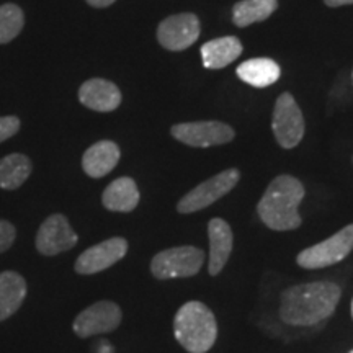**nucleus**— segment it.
<instances>
[{
  "instance_id": "obj_1",
  "label": "nucleus",
  "mask_w": 353,
  "mask_h": 353,
  "mask_svg": "<svg viewBox=\"0 0 353 353\" xmlns=\"http://www.w3.org/2000/svg\"><path fill=\"white\" fill-rule=\"evenodd\" d=\"M342 291L332 281H314L281 293L280 317L288 325H314L334 314Z\"/></svg>"
},
{
  "instance_id": "obj_2",
  "label": "nucleus",
  "mask_w": 353,
  "mask_h": 353,
  "mask_svg": "<svg viewBox=\"0 0 353 353\" xmlns=\"http://www.w3.org/2000/svg\"><path fill=\"white\" fill-rule=\"evenodd\" d=\"M304 198V187L291 175H280L265 190L257 211L265 226L273 231H293L301 226L298 213Z\"/></svg>"
},
{
  "instance_id": "obj_3",
  "label": "nucleus",
  "mask_w": 353,
  "mask_h": 353,
  "mask_svg": "<svg viewBox=\"0 0 353 353\" xmlns=\"http://www.w3.org/2000/svg\"><path fill=\"white\" fill-rule=\"evenodd\" d=\"M176 342L190 353H206L218 337V324L213 311L201 301H188L179 309L174 319Z\"/></svg>"
},
{
  "instance_id": "obj_4",
  "label": "nucleus",
  "mask_w": 353,
  "mask_h": 353,
  "mask_svg": "<svg viewBox=\"0 0 353 353\" xmlns=\"http://www.w3.org/2000/svg\"><path fill=\"white\" fill-rule=\"evenodd\" d=\"M205 252L193 245H180L159 252L151 262L152 275L159 280L188 278L200 272Z\"/></svg>"
},
{
  "instance_id": "obj_5",
  "label": "nucleus",
  "mask_w": 353,
  "mask_h": 353,
  "mask_svg": "<svg viewBox=\"0 0 353 353\" xmlns=\"http://www.w3.org/2000/svg\"><path fill=\"white\" fill-rule=\"evenodd\" d=\"M353 250V224H348L329 239L319 242V244L307 247L299 252L296 262L299 267L307 270H317L330 265L342 262Z\"/></svg>"
},
{
  "instance_id": "obj_6",
  "label": "nucleus",
  "mask_w": 353,
  "mask_h": 353,
  "mask_svg": "<svg viewBox=\"0 0 353 353\" xmlns=\"http://www.w3.org/2000/svg\"><path fill=\"white\" fill-rule=\"evenodd\" d=\"M241 174L237 169H228L221 174L211 176L188 192L182 200L176 205V210L182 214L195 213V211L208 208L210 205H213L214 201H218L219 198L228 195L231 190L236 187L239 182Z\"/></svg>"
},
{
  "instance_id": "obj_7",
  "label": "nucleus",
  "mask_w": 353,
  "mask_h": 353,
  "mask_svg": "<svg viewBox=\"0 0 353 353\" xmlns=\"http://www.w3.org/2000/svg\"><path fill=\"white\" fill-rule=\"evenodd\" d=\"M272 130L276 143L285 149H293L304 136V117L294 97L285 92L278 97L273 108Z\"/></svg>"
},
{
  "instance_id": "obj_8",
  "label": "nucleus",
  "mask_w": 353,
  "mask_h": 353,
  "mask_svg": "<svg viewBox=\"0 0 353 353\" xmlns=\"http://www.w3.org/2000/svg\"><path fill=\"white\" fill-rule=\"evenodd\" d=\"M172 136L180 143L192 148H211L231 143L236 132L226 123L221 121H195L180 123L172 126Z\"/></svg>"
},
{
  "instance_id": "obj_9",
  "label": "nucleus",
  "mask_w": 353,
  "mask_h": 353,
  "mask_svg": "<svg viewBox=\"0 0 353 353\" xmlns=\"http://www.w3.org/2000/svg\"><path fill=\"white\" fill-rule=\"evenodd\" d=\"M121 309L113 301H99L83 309L74 321L72 329L81 339L113 332L121 322Z\"/></svg>"
},
{
  "instance_id": "obj_10",
  "label": "nucleus",
  "mask_w": 353,
  "mask_h": 353,
  "mask_svg": "<svg viewBox=\"0 0 353 353\" xmlns=\"http://www.w3.org/2000/svg\"><path fill=\"white\" fill-rule=\"evenodd\" d=\"M200 20L193 13H179L165 19L157 28V39L165 50L183 51L200 38Z\"/></svg>"
},
{
  "instance_id": "obj_11",
  "label": "nucleus",
  "mask_w": 353,
  "mask_h": 353,
  "mask_svg": "<svg viewBox=\"0 0 353 353\" xmlns=\"http://www.w3.org/2000/svg\"><path fill=\"white\" fill-rule=\"evenodd\" d=\"M77 241L79 236L70 228L68 218L63 214H52L38 229L37 249L39 254L52 257L72 249Z\"/></svg>"
},
{
  "instance_id": "obj_12",
  "label": "nucleus",
  "mask_w": 353,
  "mask_h": 353,
  "mask_svg": "<svg viewBox=\"0 0 353 353\" xmlns=\"http://www.w3.org/2000/svg\"><path fill=\"white\" fill-rule=\"evenodd\" d=\"M128 252V242L123 237L100 242L85 252L79 255L76 262V272L79 275H95V273L107 270L114 263L120 262Z\"/></svg>"
},
{
  "instance_id": "obj_13",
  "label": "nucleus",
  "mask_w": 353,
  "mask_h": 353,
  "mask_svg": "<svg viewBox=\"0 0 353 353\" xmlns=\"http://www.w3.org/2000/svg\"><path fill=\"white\" fill-rule=\"evenodd\" d=\"M79 100L94 112H113L120 107L121 92L113 82L105 79H90L79 88Z\"/></svg>"
},
{
  "instance_id": "obj_14",
  "label": "nucleus",
  "mask_w": 353,
  "mask_h": 353,
  "mask_svg": "<svg viewBox=\"0 0 353 353\" xmlns=\"http://www.w3.org/2000/svg\"><path fill=\"white\" fill-rule=\"evenodd\" d=\"M210 237V275H219L232 252V229L224 219L214 218L208 223Z\"/></svg>"
},
{
  "instance_id": "obj_15",
  "label": "nucleus",
  "mask_w": 353,
  "mask_h": 353,
  "mask_svg": "<svg viewBox=\"0 0 353 353\" xmlns=\"http://www.w3.org/2000/svg\"><path fill=\"white\" fill-rule=\"evenodd\" d=\"M120 156V148L113 141H100L83 154L82 169L92 179H101L118 165Z\"/></svg>"
},
{
  "instance_id": "obj_16",
  "label": "nucleus",
  "mask_w": 353,
  "mask_h": 353,
  "mask_svg": "<svg viewBox=\"0 0 353 353\" xmlns=\"http://www.w3.org/2000/svg\"><path fill=\"white\" fill-rule=\"evenodd\" d=\"M101 201H103L105 208L110 211L130 213L139 203L138 185L130 176H121V179L113 180L105 188L103 195H101Z\"/></svg>"
},
{
  "instance_id": "obj_17",
  "label": "nucleus",
  "mask_w": 353,
  "mask_h": 353,
  "mask_svg": "<svg viewBox=\"0 0 353 353\" xmlns=\"http://www.w3.org/2000/svg\"><path fill=\"white\" fill-rule=\"evenodd\" d=\"M26 281L17 272L0 273V321H6L19 311L26 298Z\"/></svg>"
},
{
  "instance_id": "obj_18",
  "label": "nucleus",
  "mask_w": 353,
  "mask_h": 353,
  "mask_svg": "<svg viewBox=\"0 0 353 353\" xmlns=\"http://www.w3.org/2000/svg\"><path fill=\"white\" fill-rule=\"evenodd\" d=\"M242 54V44L236 37H223L201 46V59L206 69H223Z\"/></svg>"
},
{
  "instance_id": "obj_19",
  "label": "nucleus",
  "mask_w": 353,
  "mask_h": 353,
  "mask_svg": "<svg viewBox=\"0 0 353 353\" xmlns=\"http://www.w3.org/2000/svg\"><path fill=\"white\" fill-rule=\"evenodd\" d=\"M237 77L242 82L249 83L255 88H265L275 83L280 79L281 69L273 59L268 57H255V59L244 61L236 69Z\"/></svg>"
},
{
  "instance_id": "obj_20",
  "label": "nucleus",
  "mask_w": 353,
  "mask_h": 353,
  "mask_svg": "<svg viewBox=\"0 0 353 353\" xmlns=\"http://www.w3.org/2000/svg\"><path fill=\"white\" fill-rule=\"evenodd\" d=\"M32 174V162L23 154H10L0 161V188L17 190Z\"/></svg>"
},
{
  "instance_id": "obj_21",
  "label": "nucleus",
  "mask_w": 353,
  "mask_h": 353,
  "mask_svg": "<svg viewBox=\"0 0 353 353\" xmlns=\"http://www.w3.org/2000/svg\"><path fill=\"white\" fill-rule=\"evenodd\" d=\"M276 8L278 0H241L234 6L232 21L234 25L244 28V26L267 20Z\"/></svg>"
},
{
  "instance_id": "obj_22",
  "label": "nucleus",
  "mask_w": 353,
  "mask_h": 353,
  "mask_svg": "<svg viewBox=\"0 0 353 353\" xmlns=\"http://www.w3.org/2000/svg\"><path fill=\"white\" fill-rule=\"evenodd\" d=\"M23 12L15 3L0 6V44H6L17 38L23 30Z\"/></svg>"
},
{
  "instance_id": "obj_23",
  "label": "nucleus",
  "mask_w": 353,
  "mask_h": 353,
  "mask_svg": "<svg viewBox=\"0 0 353 353\" xmlns=\"http://www.w3.org/2000/svg\"><path fill=\"white\" fill-rule=\"evenodd\" d=\"M17 237L15 226L6 219H0V254L6 252L13 244Z\"/></svg>"
},
{
  "instance_id": "obj_24",
  "label": "nucleus",
  "mask_w": 353,
  "mask_h": 353,
  "mask_svg": "<svg viewBox=\"0 0 353 353\" xmlns=\"http://www.w3.org/2000/svg\"><path fill=\"white\" fill-rule=\"evenodd\" d=\"M20 130V120L17 117H0V143L10 139Z\"/></svg>"
},
{
  "instance_id": "obj_25",
  "label": "nucleus",
  "mask_w": 353,
  "mask_h": 353,
  "mask_svg": "<svg viewBox=\"0 0 353 353\" xmlns=\"http://www.w3.org/2000/svg\"><path fill=\"white\" fill-rule=\"evenodd\" d=\"M87 2L95 8H105V7L112 6L114 0H87Z\"/></svg>"
},
{
  "instance_id": "obj_26",
  "label": "nucleus",
  "mask_w": 353,
  "mask_h": 353,
  "mask_svg": "<svg viewBox=\"0 0 353 353\" xmlns=\"http://www.w3.org/2000/svg\"><path fill=\"white\" fill-rule=\"evenodd\" d=\"M325 6L329 7H342V6H350L353 0H324Z\"/></svg>"
},
{
  "instance_id": "obj_27",
  "label": "nucleus",
  "mask_w": 353,
  "mask_h": 353,
  "mask_svg": "<svg viewBox=\"0 0 353 353\" xmlns=\"http://www.w3.org/2000/svg\"><path fill=\"white\" fill-rule=\"evenodd\" d=\"M113 352V348L108 345V343H101V347H100V352L99 353H112Z\"/></svg>"
},
{
  "instance_id": "obj_28",
  "label": "nucleus",
  "mask_w": 353,
  "mask_h": 353,
  "mask_svg": "<svg viewBox=\"0 0 353 353\" xmlns=\"http://www.w3.org/2000/svg\"><path fill=\"white\" fill-rule=\"evenodd\" d=\"M352 317H353V301H352Z\"/></svg>"
},
{
  "instance_id": "obj_29",
  "label": "nucleus",
  "mask_w": 353,
  "mask_h": 353,
  "mask_svg": "<svg viewBox=\"0 0 353 353\" xmlns=\"http://www.w3.org/2000/svg\"><path fill=\"white\" fill-rule=\"evenodd\" d=\"M350 353H353V350H352V352H350Z\"/></svg>"
}]
</instances>
